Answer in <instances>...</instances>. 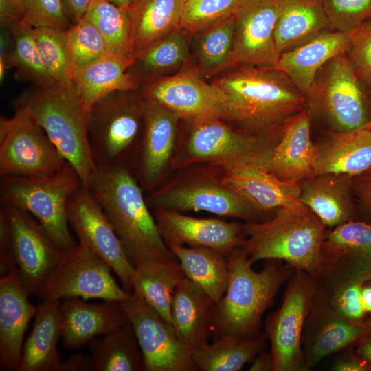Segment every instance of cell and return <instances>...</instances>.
<instances>
[{"instance_id": "6da1fadb", "label": "cell", "mask_w": 371, "mask_h": 371, "mask_svg": "<svg viewBox=\"0 0 371 371\" xmlns=\"http://www.w3.org/2000/svg\"><path fill=\"white\" fill-rule=\"evenodd\" d=\"M212 82L227 98L223 120L251 134L280 129L307 107L305 96L276 67L239 65Z\"/></svg>"}, {"instance_id": "7a4b0ae2", "label": "cell", "mask_w": 371, "mask_h": 371, "mask_svg": "<svg viewBox=\"0 0 371 371\" xmlns=\"http://www.w3.org/2000/svg\"><path fill=\"white\" fill-rule=\"evenodd\" d=\"M227 289L215 303L211 332L215 339L225 335L256 338L261 334L263 314L295 269L282 260L269 259L260 271H255L239 247L227 257Z\"/></svg>"}, {"instance_id": "3957f363", "label": "cell", "mask_w": 371, "mask_h": 371, "mask_svg": "<svg viewBox=\"0 0 371 371\" xmlns=\"http://www.w3.org/2000/svg\"><path fill=\"white\" fill-rule=\"evenodd\" d=\"M88 189L135 267L158 259H177L164 242L142 186L129 168L97 170Z\"/></svg>"}, {"instance_id": "277c9868", "label": "cell", "mask_w": 371, "mask_h": 371, "mask_svg": "<svg viewBox=\"0 0 371 371\" xmlns=\"http://www.w3.org/2000/svg\"><path fill=\"white\" fill-rule=\"evenodd\" d=\"M326 229L307 207L278 208L267 220L244 224V238L238 247L252 265L260 260H280L316 278Z\"/></svg>"}, {"instance_id": "5b68a950", "label": "cell", "mask_w": 371, "mask_h": 371, "mask_svg": "<svg viewBox=\"0 0 371 371\" xmlns=\"http://www.w3.org/2000/svg\"><path fill=\"white\" fill-rule=\"evenodd\" d=\"M14 108L25 110L89 187L97 170L89 139L87 111L72 87L54 84L25 92Z\"/></svg>"}, {"instance_id": "8992f818", "label": "cell", "mask_w": 371, "mask_h": 371, "mask_svg": "<svg viewBox=\"0 0 371 371\" xmlns=\"http://www.w3.org/2000/svg\"><path fill=\"white\" fill-rule=\"evenodd\" d=\"M84 186L67 162L53 175L1 178V203L32 215L63 249L77 245L69 227L67 207L74 194Z\"/></svg>"}, {"instance_id": "52a82bcc", "label": "cell", "mask_w": 371, "mask_h": 371, "mask_svg": "<svg viewBox=\"0 0 371 371\" xmlns=\"http://www.w3.org/2000/svg\"><path fill=\"white\" fill-rule=\"evenodd\" d=\"M115 91L89 111V139L97 170L128 168L126 161L140 146L145 126V100Z\"/></svg>"}, {"instance_id": "ba28073f", "label": "cell", "mask_w": 371, "mask_h": 371, "mask_svg": "<svg viewBox=\"0 0 371 371\" xmlns=\"http://www.w3.org/2000/svg\"><path fill=\"white\" fill-rule=\"evenodd\" d=\"M360 79L346 53L325 63L306 97L313 117L330 130L345 132L366 127L371 117L370 87Z\"/></svg>"}, {"instance_id": "9c48e42d", "label": "cell", "mask_w": 371, "mask_h": 371, "mask_svg": "<svg viewBox=\"0 0 371 371\" xmlns=\"http://www.w3.org/2000/svg\"><path fill=\"white\" fill-rule=\"evenodd\" d=\"M193 120L185 148L186 162H208L224 171L245 167L266 170L282 130L256 135L234 129L219 117Z\"/></svg>"}, {"instance_id": "30bf717a", "label": "cell", "mask_w": 371, "mask_h": 371, "mask_svg": "<svg viewBox=\"0 0 371 371\" xmlns=\"http://www.w3.org/2000/svg\"><path fill=\"white\" fill-rule=\"evenodd\" d=\"M0 120V176L44 177L67 163L44 130L27 112L14 108Z\"/></svg>"}, {"instance_id": "8fae6325", "label": "cell", "mask_w": 371, "mask_h": 371, "mask_svg": "<svg viewBox=\"0 0 371 371\" xmlns=\"http://www.w3.org/2000/svg\"><path fill=\"white\" fill-rule=\"evenodd\" d=\"M317 289L316 278L295 269L281 306L267 317L265 333L271 343L273 371H305L302 335Z\"/></svg>"}, {"instance_id": "7c38bea8", "label": "cell", "mask_w": 371, "mask_h": 371, "mask_svg": "<svg viewBox=\"0 0 371 371\" xmlns=\"http://www.w3.org/2000/svg\"><path fill=\"white\" fill-rule=\"evenodd\" d=\"M111 268L80 243L63 251L57 266L36 293L41 300L98 298L122 302L132 294L118 285Z\"/></svg>"}, {"instance_id": "4fadbf2b", "label": "cell", "mask_w": 371, "mask_h": 371, "mask_svg": "<svg viewBox=\"0 0 371 371\" xmlns=\"http://www.w3.org/2000/svg\"><path fill=\"white\" fill-rule=\"evenodd\" d=\"M316 280L328 293L370 280L371 225L356 220L326 229Z\"/></svg>"}, {"instance_id": "5bb4252c", "label": "cell", "mask_w": 371, "mask_h": 371, "mask_svg": "<svg viewBox=\"0 0 371 371\" xmlns=\"http://www.w3.org/2000/svg\"><path fill=\"white\" fill-rule=\"evenodd\" d=\"M0 209L8 221L19 276L30 295H36L57 266L63 249L30 213L2 203Z\"/></svg>"}, {"instance_id": "9a60e30c", "label": "cell", "mask_w": 371, "mask_h": 371, "mask_svg": "<svg viewBox=\"0 0 371 371\" xmlns=\"http://www.w3.org/2000/svg\"><path fill=\"white\" fill-rule=\"evenodd\" d=\"M67 218L79 243L105 261L118 277L123 289L133 294L131 277L135 267L102 207L84 186L70 199Z\"/></svg>"}, {"instance_id": "2e32d148", "label": "cell", "mask_w": 371, "mask_h": 371, "mask_svg": "<svg viewBox=\"0 0 371 371\" xmlns=\"http://www.w3.org/2000/svg\"><path fill=\"white\" fill-rule=\"evenodd\" d=\"M120 306L133 326L142 350L145 371H197L192 351L141 297L132 296Z\"/></svg>"}, {"instance_id": "e0dca14e", "label": "cell", "mask_w": 371, "mask_h": 371, "mask_svg": "<svg viewBox=\"0 0 371 371\" xmlns=\"http://www.w3.org/2000/svg\"><path fill=\"white\" fill-rule=\"evenodd\" d=\"M146 201L155 208L205 211L247 221H262L273 214L256 209L221 180L201 179L176 183L152 192Z\"/></svg>"}, {"instance_id": "ac0fdd59", "label": "cell", "mask_w": 371, "mask_h": 371, "mask_svg": "<svg viewBox=\"0 0 371 371\" xmlns=\"http://www.w3.org/2000/svg\"><path fill=\"white\" fill-rule=\"evenodd\" d=\"M278 0H240L234 16L229 68L239 65L276 67L280 57L275 26Z\"/></svg>"}, {"instance_id": "d6986e66", "label": "cell", "mask_w": 371, "mask_h": 371, "mask_svg": "<svg viewBox=\"0 0 371 371\" xmlns=\"http://www.w3.org/2000/svg\"><path fill=\"white\" fill-rule=\"evenodd\" d=\"M144 100L159 104L180 117L224 118L227 98L213 82L203 80L196 71L187 70L153 82L143 91Z\"/></svg>"}, {"instance_id": "ffe728a7", "label": "cell", "mask_w": 371, "mask_h": 371, "mask_svg": "<svg viewBox=\"0 0 371 371\" xmlns=\"http://www.w3.org/2000/svg\"><path fill=\"white\" fill-rule=\"evenodd\" d=\"M370 330L364 323L353 322L339 313L317 284L302 335L306 370L324 358L354 345Z\"/></svg>"}, {"instance_id": "44dd1931", "label": "cell", "mask_w": 371, "mask_h": 371, "mask_svg": "<svg viewBox=\"0 0 371 371\" xmlns=\"http://www.w3.org/2000/svg\"><path fill=\"white\" fill-rule=\"evenodd\" d=\"M158 229L166 245L204 247L227 258L244 238L243 225L217 218H198L180 212L155 208Z\"/></svg>"}, {"instance_id": "7402d4cb", "label": "cell", "mask_w": 371, "mask_h": 371, "mask_svg": "<svg viewBox=\"0 0 371 371\" xmlns=\"http://www.w3.org/2000/svg\"><path fill=\"white\" fill-rule=\"evenodd\" d=\"M313 115L306 107L287 117L266 170L287 183L314 176L317 146L311 138Z\"/></svg>"}, {"instance_id": "603a6c76", "label": "cell", "mask_w": 371, "mask_h": 371, "mask_svg": "<svg viewBox=\"0 0 371 371\" xmlns=\"http://www.w3.org/2000/svg\"><path fill=\"white\" fill-rule=\"evenodd\" d=\"M18 270L0 278V370H19L23 339L37 306L29 300Z\"/></svg>"}, {"instance_id": "cb8c5ba5", "label": "cell", "mask_w": 371, "mask_h": 371, "mask_svg": "<svg viewBox=\"0 0 371 371\" xmlns=\"http://www.w3.org/2000/svg\"><path fill=\"white\" fill-rule=\"evenodd\" d=\"M61 341L68 349H79L93 339L130 323L120 302L88 303L79 297L60 301Z\"/></svg>"}, {"instance_id": "d4e9b609", "label": "cell", "mask_w": 371, "mask_h": 371, "mask_svg": "<svg viewBox=\"0 0 371 371\" xmlns=\"http://www.w3.org/2000/svg\"><path fill=\"white\" fill-rule=\"evenodd\" d=\"M179 118L172 111L145 100L144 131L137 153L141 186L154 188L165 170L174 150Z\"/></svg>"}, {"instance_id": "484cf974", "label": "cell", "mask_w": 371, "mask_h": 371, "mask_svg": "<svg viewBox=\"0 0 371 371\" xmlns=\"http://www.w3.org/2000/svg\"><path fill=\"white\" fill-rule=\"evenodd\" d=\"M353 177L336 173L315 175L299 183V201L328 228L358 219Z\"/></svg>"}, {"instance_id": "4316f807", "label": "cell", "mask_w": 371, "mask_h": 371, "mask_svg": "<svg viewBox=\"0 0 371 371\" xmlns=\"http://www.w3.org/2000/svg\"><path fill=\"white\" fill-rule=\"evenodd\" d=\"M350 32L329 29L286 52L280 54L276 68L282 71L305 96L319 69L334 56L346 53Z\"/></svg>"}, {"instance_id": "83f0119b", "label": "cell", "mask_w": 371, "mask_h": 371, "mask_svg": "<svg viewBox=\"0 0 371 371\" xmlns=\"http://www.w3.org/2000/svg\"><path fill=\"white\" fill-rule=\"evenodd\" d=\"M221 181L264 212L306 207L299 201V183L283 182L264 168L245 167L226 170Z\"/></svg>"}, {"instance_id": "f1b7e54d", "label": "cell", "mask_w": 371, "mask_h": 371, "mask_svg": "<svg viewBox=\"0 0 371 371\" xmlns=\"http://www.w3.org/2000/svg\"><path fill=\"white\" fill-rule=\"evenodd\" d=\"M316 146L314 176L336 173L355 177L371 169V130L366 127L345 132L330 130Z\"/></svg>"}, {"instance_id": "f546056e", "label": "cell", "mask_w": 371, "mask_h": 371, "mask_svg": "<svg viewBox=\"0 0 371 371\" xmlns=\"http://www.w3.org/2000/svg\"><path fill=\"white\" fill-rule=\"evenodd\" d=\"M215 302L187 277L175 288L171 324L179 341L192 352L208 342Z\"/></svg>"}, {"instance_id": "4dcf8cb0", "label": "cell", "mask_w": 371, "mask_h": 371, "mask_svg": "<svg viewBox=\"0 0 371 371\" xmlns=\"http://www.w3.org/2000/svg\"><path fill=\"white\" fill-rule=\"evenodd\" d=\"M134 62L133 58L110 52L89 65L76 67L71 87L84 107L89 111L110 93L135 91L137 82L128 71Z\"/></svg>"}, {"instance_id": "1f68e13d", "label": "cell", "mask_w": 371, "mask_h": 371, "mask_svg": "<svg viewBox=\"0 0 371 371\" xmlns=\"http://www.w3.org/2000/svg\"><path fill=\"white\" fill-rule=\"evenodd\" d=\"M61 300H44L37 306L31 332L23 343L19 371H59L57 349L61 337Z\"/></svg>"}, {"instance_id": "d6a6232c", "label": "cell", "mask_w": 371, "mask_h": 371, "mask_svg": "<svg viewBox=\"0 0 371 371\" xmlns=\"http://www.w3.org/2000/svg\"><path fill=\"white\" fill-rule=\"evenodd\" d=\"M184 0H135L128 9L135 59L180 27Z\"/></svg>"}, {"instance_id": "836d02e7", "label": "cell", "mask_w": 371, "mask_h": 371, "mask_svg": "<svg viewBox=\"0 0 371 371\" xmlns=\"http://www.w3.org/2000/svg\"><path fill=\"white\" fill-rule=\"evenodd\" d=\"M332 29L322 0H278L275 41L280 54Z\"/></svg>"}, {"instance_id": "e575fe53", "label": "cell", "mask_w": 371, "mask_h": 371, "mask_svg": "<svg viewBox=\"0 0 371 371\" xmlns=\"http://www.w3.org/2000/svg\"><path fill=\"white\" fill-rule=\"evenodd\" d=\"M186 274L177 259H158L135 267L133 294L144 299L171 326L173 292Z\"/></svg>"}, {"instance_id": "d590c367", "label": "cell", "mask_w": 371, "mask_h": 371, "mask_svg": "<svg viewBox=\"0 0 371 371\" xmlns=\"http://www.w3.org/2000/svg\"><path fill=\"white\" fill-rule=\"evenodd\" d=\"M91 371H144L145 364L135 330L123 325L88 344Z\"/></svg>"}, {"instance_id": "8d00e7d4", "label": "cell", "mask_w": 371, "mask_h": 371, "mask_svg": "<svg viewBox=\"0 0 371 371\" xmlns=\"http://www.w3.org/2000/svg\"><path fill=\"white\" fill-rule=\"evenodd\" d=\"M170 249L180 263L186 276L216 303L227 289V258L204 247L173 246Z\"/></svg>"}, {"instance_id": "74e56055", "label": "cell", "mask_w": 371, "mask_h": 371, "mask_svg": "<svg viewBox=\"0 0 371 371\" xmlns=\"http://www.w3.org/2000/svg\"><path fill=\"white\" fill-rule=\"evenodd\" d=\"M265 333L253 339L225 335L192 351V358L203 371H238L264 350Z\"/></svg>"}, {"instance_id": "f35d334b", "label": "cell", "mask_w": 371, "mask_h": 371, "mask_svg": "<svg viewBox=\"0 0 371 371\" xmlns=\"http://www.w3.org/2000/svg\"><path fill=\"white\" fill-rule=\"evenodd\" d=\"M5 27L11 40L8 62L10 67L16 68L19 77L34 82L38 87L56 84L42 62L35 43L33 27L21 21Z\"/></svg>"}, {"instance_id": "ab89813d", "label": "cell", "mask_w": 371, "mask_h": 371, "mask_svg": "<svg viewBox=\"0 0 371 371\" xmlns=\"http://www.w3.org/2000/svg\"><path fill=\"white\" fill-rule=\"evenodd\" d=\"M83 18L98 29L111 52L135 60L127 9L109 0H93Z\"/></svg>"}, {"instance_id": "60d3db41", "label": "cell", "mask_w": 371, "mask_h": 371, "mask_svg": "<svg viewBox=\"0 0 371 371\" xmlns=\"http://www.w3.org/2000/svg\"><path fill=\"white\" fill-rule=\"evenodd\" d=\"M42 62L57 84L71 87L74 65L65 31L49 27L33 28Z\"/></svg>"}, {"instance_id": "b9f144b4", "label": "cell", "mask_w": 371, "mask_h": 371, "mask_svg": "<svg viewBox=\"0 0 371 371\" xmlns=\"http://www.w3.org/2000/svg\"><path fill=\"white\" fill-rule=\"evenodd\" d=\"M234 16L200 33L197 55L201 69L214 74L229 68L233 48Z\"/></svg>"}, {"instance_id": "7bdbcfd3", "label": "cell", "mask_w": 371, "mask_h": 371, "mask_svg": "<svg viewBox=\"0 0 371 371\" xmlns=\"http://www.w3.org/2000/svg\"><path fill=\"white\" fill-rule=\"evenodd\" d=\"M186 30L179 27L157 41L135 59L144 72L157 73L180 65L188 55Z\"/></svg>"}, {"instance_id": "ee69618b", "label": "cell", "mask_w": 371, "mask_h": 371, "mask_svg": "<svg viewBox=\"0 0 371 371\" xmlns=\"http://www.w3.org/2000/svg\"><path fill=\"white\" fill-rule=\"evenodd\" d=\"M240 0H184L180 27L201 33L233 16Z\"/></svg>"}, {"instance_id": "f6af8a7d", "label": "cell", "mask_w": 371, "mask_h": 371, "mask_svg": "<svg viewBox=\"0 0 371 371\" xmlns=\"http://www.w3.org/2000/svg\"><path fill=\"white\" fill-rule=\"evenodd\" d=\"M65 34L75 68L89 65L111 52L98 29L85 18L65 30Z\"/></svg>"}, {"instance_id": "bcb514c9", "label": "cell", "mask_w": 371, "mask_h": 371, "mask_svg": "<svg viewBox=\"0 0 371 371\" xmlns=\"http://www.w3.org/2000/svg\"><path fill=\"white\" fill-rule=\"evenodd\" d=\"M21 21L33 28L67 30L74 23L62 0H21Z\"/></svg>"}, {"instance_id": "7dc6e473", "label": "cell", "mask_w": 371, "mask_h": 371, "mask_svg": "<svg viewBox=\"0 0 371 371\" xmlns=\"http://www.w3.org/2000/svg\"><path fill=\"white\" fill-rule=\"evenodd\" d=\"M332 29L351 32L371 19V0H322Z\"/></svg>"}, {"instance_id": "c3c4849f", "label": "cell", "mask_w": 371, "mask_h": 371, "mask_svg": "<svg viewBox=\"0 0 371 371\" xmlns=\"http://www.w3.org/2000/svg\"><path fill=\"white\" fill-rule=\"evenodd\" d=\"M346 55L360 79L371 87V19L350 32Z\"/></svg>"}, {"instance_id": "681fc988", "label": "cell", "mask_w": 371, "mask_h": 371, "mask_svg": "<svg viewBox=\"0 0 371 371\" xmlns=\"http://www.w3.org/2000/svg\"><path fill=\"white\" fill-rule=\"evenodd\" d=\"M361 286L359 284L350 285L330 293L321 289L339 313L350 321L363 324L366 315L361 302Z\"/></svg>"}, {"instance_id": "f907efd6", "label": "cell", "mask_w": 371, "mask_h": 371, "mask_svg": "<svg viewBox=\"0 0 371 371\" xmlns=\"http://www.w3.org/2000/svg\"><path fill=\"white\" fill-rule=\"evenodd\" d=\"M358 219L371 225V180L361 176L353 178Z\"/></svg>"}, {"instance_id": "816d5d0a", "label": "cell", "mask_w": 371, "mask_h": 371, "mask_svg": "<svg viewBox=\"0 0 371 371\" xmlns=\"http://www.w3.org/2000/svg\"><path fill=\"white\" fill-rule=\"evenodd\" d=\"M331 365L334 371H371V363L356 351L354 345L344 350Z\"/></svg>"}, {"instance_id": "f5cc1de1", "label": "cell", "mask_w": 371, "mask_h": 371, "mask_svg": "<svg viewBox=\"0 0 371 371\" xmlns=\"http://www.w3.org/2000/svg\"><path fill=\"white\" fill-rule=\"evenodd\" d=\"M91 370V361L89 356L76 353L62 362L59 371H89Z\"/></svg>"}, {"instance_id": "db71d44e", "label": "cell", "mask_w": 371, "mask_h": 371, "mask_svg": "<svg viewBox=\"0 0 371 371\" xmlns=\"http://www.w3.org/2000/svg\"><path fill=\"white\" fill-rule=\"evenodd\" d=\"M93 0H62L64 6L74 23L80 21L85 16Z\"/></svg>"}, {"instance_id": "11a10c76", "label": "cell", "mask_w": 371, "mask_h": 371, "mask_svg": "<svg viewBox=\"0 0 371 371\" xmlns=\"http://www.w3.org/2000/svg\"><path fill=\"white\" fill-rule=\"evenodd\" d=\"M250 371H270L273 370V360L271 352L262 350L251 361L249 369Z\"/></svg>"}, {"instance_id": "9f6ffc18", "label": "cell", "mask_w": 371, "mask_h": 371, "mask_svg": "<svg viewBox=\"0 0 371 371\" xmlns=\"http://www.w3.org/2000/svg\"><path fill=\"white\" fill-rule=\"evenodd\" d=\"M354 346L359 355L371 363V330L361 337Z\"/></svg>"}, {"instance_id": "6f0895ef", "label": "cell", "mask_w": 371, "mask_h": 371, "mask_svg": "<svg viewBox=\"0 0 371 371\" xmlns=\"http://www.w3.org/2000/svg\"><path fill=\"white\" fill-rule=\"evenodd\" d=\"M361 297L366 319H371V280L361 285Z\"/></svg>"}, {"instance_id": "680465c9", "label": "cell", "mask_w": 371, "mask_h": 371, "mask_svg": "<svg viewBox=\"0 0 371 371\" xmlns=\"http://www.w3.org/2000/svg\"><path fill=\"white\" fill-rule=\"evenodd\" d=\"M115 5L123 8L128 9L135 0H109Z\"/></svg>"}, {"instance_id": "91938a15", "label": "cell", "mask_w": 371, "mask_h": 371, "mask_svg": "<svg viewBox=\"0 0 371 371\" xmlns=\"http://www.w3.org/2000/svg\"><path fill=\"white\" fill-rule=\"evenodd\" d=\"M361 177L371 180V169Z\"/></svg>"}, {"instance_id": "94428289", "label": "cell", "mask_w": 371, "mask_h": 371, "mask_svg": "<svg viewBox=\"0 0 371 371\" xmlns=\"http://www.w3.org/2000/svg\"><path fill=\"white\" fill-rule=\"evenodd\" d=\"M363 323L367 327H368L370 329H371V319H368L365 320V322Z\"/></svg>"}, {"instance_id": "6125c7cd", "label": "cell", "mask_w": 371, "mask_h": 371, "mask_svg": "<svg viewBox=\"0 0 371 371\" xmlns=\"http://www.w3.org/2000/svg\"><path fill=\"white\" fill-rule=\"evenodd\" d=\"M370 100H371V87H370ZM366 127L371 130V117L368 124H367Z\"/></svg>"}, {"instance_id": "be15d7a7", "label": "cell", "mask_w": 371, "mask_h": 371, "mask_svg": "<svg viewBox=\"0 0 371 371\" xmlns=\"http://www.w3.org/2000/svg\"><path fill=\"white\" fill-rule=\"evenodd\" d=\"M12 2L16 4H21V0H10Z\"/></svg>"}]
</instances>
